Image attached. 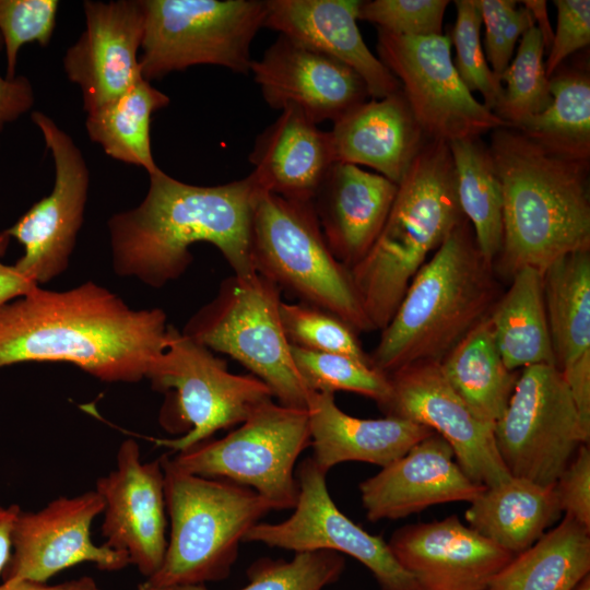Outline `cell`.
<instances>
[{
    "instance_id": "obj_48",
    "label": "cell",
    "mask_w": 590,
    "mask_h": 590,
    "mask_svg": "<svg viewBox=\"0 0 590 590\" xmlns=\"http://www.w3.org/2000/svg\"><path fill=\"white\" fill-rule=\"evenodd\" d=\"M21 511L17 505H0V575L7 567L12 551V531Z\"/></svg>"
},
{
    "instance_id": "obj_11",
    "label": "cell",
    "mask_w": 590,
    "mask_h": 590,
    "mask_svg": "<svg viewBox=\"0 0 590 590\" xmlns=\"http://www.w3.org/2000/svg\"><path fill=\"white\" fill-rule=\"evenodd\" d=\"M308 445L307 410L271 400L225 437L208 439L169 459L187 473L247 486L273 510H282L296 505L295 464Z\"/></svg>"
},
{
    "instance_id": "obj_24",
    "label": "cell",
    "mask_w": 590,
    "mask_h": 590,
    "mask_svg": "<svg viewBox=\"0 0 590 590\" xmlns=\"http://www.w3.org/2000/svg\"><path fill=\"white\" fill-rule=\"evenodd\" d=\"M398 185L359 166L335 162L312 200L326 239L350 271L367 255L393 203Z\"/></svg>"
},
{
    "instance_id": "obj_1",
    "label": "cell",
    "mask_w": 590,
    "mask_h": 590,
    "mask_svg": "<svg viewBox=\"0 0 590 590\" xmlns=\"http://www.w3.org/2000/svg\"><path fill=\"white\" fill-rule=\"evenodd\" d=\"M168 328L163 309H133L92 281L36 285L0 306V368L64 362L104 382H138L167 346Z\"/></svg>"
},
{
    "instance_id": "obj_5",
    "label": "cell",
    "mask_w": 590,
    "mask_h": 590,
    "mask_svg": "<svg viewBox=\"0 0 590 590\" xmlns=\"http://www.w3.org/2000/svg\"><path fill=\"white\" fill-rule=\"evenodd\" d=\"M449 145L428 140L413 161L374 245L351 275L374 330H382L427 257L462 222Z\"/></svg>"
},
{
    "instance_id": "obj_31",
    "label": "cell",
    "mask_w": 590,
    "mask_h": 590,
    "mask_svg": "<svg viewBox=\"0 0 590 590\" xmlns=\"http://www.w3.org/2000/svg\"><path fill=\"white\" fill-rule=\"evenodd\" d=\"M492 308L488 319L504 363L510 370L554 365L547 323L543 273L522 268Z\"/></svg>"
},
{
    "instance_id": "obj_47",
    "label": "cell",
    "mask_w": 590,
    "mask_h": 590,
    "mask_svg": "<svg viewBox=\"0 0 590 590\" xmlns=\"http://www.w3.org/2000/svg\"><path fill=\"white\" fill-rule=\"evenodd\" d=\"M10 239L7 231L0 232V258L7 251ZM36 285L17 271L14 264L9 266L0 260V306L26 294Z\"/></svg>"
},
{
    "instance_id": "obj_35",
    "label": "cell",
    "mask_w": 590,
    "mask_h": 590,
    "mask_svg": "<svg viewBox=\"0 0 590 590\" xmlns=\"http://www.w3.org/2000/svg\"><path fill=\"white\" fill-rule=\"evenodd\" d=\"M552 101L540 114L511 127L545 149L570 160L590 158V80L580 71L550 78Z\"/></svg>"
},
{
    "instance_id": "obj_33",
    "label": "cell",
    "mask_w": 590,
    "mask_h": 590,
    "mask_svg": "<svg viewBox=\"0 0 590 590\" xmlns=\"http://www.w3.org/2000/svg\"><path fill=\"white\" fill-rule=\"evenodd\" d=\"M168 104L166 94L142 79L117 98L87 113L86 131L107 155L143 167L151 175L160 170L151 150V120Z\"/></svg>"
},
{
    "instance_id": "obj_13",
    "label": "cell",
    "mask_w": 590,
    "mask_h": 590,
    "mask_svg": "<svg viewBox=\"0 0 590 590\" xmlns=\"http://www.w3.org/2000/svg\"><path fill=\"white\" fill-rule=\"evenodd\" d=\"M377 51L399 81L428 140L449 143L508 127L461 80L448 35L410 36L378 30Z\"/></svg>"
},
{
    "instance_id": "obj_45",
    "label": "cell",
    "mask_w": 590,
    "mask_h": 590,
    "mask_svg": "<svg viewBox=\"0 0 590 590\" xmlns=\"http://www.w3.org/2000/svg\"><path fill=\"white\" fill-rule=\"evenodd\" d=\"M554 489L562 512L590 530V450L581 445Z\"/></svg>"
},
{
    "instance_id": "obj_23",
    "label": "cell",
    "mask_w": 590,
    "mask_h": 590,
    "mask_svg": "<svg viewBox=\"0 0 590 590\" xmlns=\"http://www.w3.org/2000/svg\"><path fill=\"white\" fill-rule=\"evenodd\" d=\"M359 0H266L268 27L352 68L371 98L401 90L399 81L365 44L357 26Z\"/></svg>"
},
{
    "instance_id": "obj_49",
    "label": "cell",
    "mask_w": 590,
    "mask_h": 590,
    "mask_svg": "<svg viewBox=\"0 0 590 590\" xmlns=\"http://www.w3.org/2000/svg\"><path fill=\"white\" fill-rule=\"evenodd\" d=\"M0 590H99L93 579L83 577L58 585H46L28 580H10L0 585Z\"/></svg>"
},
{
    "instance_id": "obj_43",
    "label": "cell",
    "mask_w": 590,
    "mask_h": 590,
    "mask_svg": "<svg viewBox=\"0 0 590 590\" xmlns=\"http://www.w3.org/2000/svg\"><path fill=\"white\" fill-rule=\"evenodd\" d=\"M485 26L484 52L488 66L500 82L519 38L535 24L531 12L514 0H477ZM502 83V82H500Z\"/></svg>"
},
{
    "instance_id": "obj_27",
    "label": "cell",
    "mask_w": 590,
    "mask_h": 590,
    "mask_svg": "<svg viewBox=\"0 0 590 590\" xmlns=\"http://www.w3.org/2000/svg\"><path fill=\"white\" fill-rule=\"evenodd\" d=\"M554 366L581 415L590 413V249L569 253L543 272Z\"/></svg>"
},
{
    "instance_id": "obj_12",
    "label": "cell",
    "mask_w": 590,
    "mask_h": 590,
    "mask_svg": "<svg viewBox=\"0 0 590 590\" xmlns=\"http://www.w3.org/2000/svg\"><path fill=\"white\" fill-rule=\"evenodd\" d=\"M494 436L509 474L543 486H554L590 439L560 371L548 364L521 369Z\"/></svg>"
},
{
    "instance_id": "obj_46",
    "label": "cell",
    "mask_w": 590,
    "mask_h": 590,
    "mask_svg": "<svg viewBox=\"0 0 590 590\" xmlns=\"http://www.w3.org/2000/svg\"><path fill=\"white\" fill-rule=\"evenodd\" d=\"M3 48L0 36V50ZM34 104L30 80L23 75L7 79L0 74V134L4 127L27 113Z\"/></svg>"
},
{
    "instance_id": "obj_52",
    "label": "cell",
    "mask_w": 590,
    "mask_h": 590,
    "mask_svg": "<svg viewBox=\"0 0 590 590\" xmlns=\"http://www.w3.org/2000/svg\"><path fill=\"white\" fill-rule=\"evenodd\" d=\"M575 590H590V577H586Z\"/></svg>"
},
{
    "instance_id": "obj_29",
    "label": "cell",
    "mask_w": 590,
    "mask_h": 590,
    "mask_svg": "<svg viewBox=\"0 0 590 590\" xmlns=\"http://www.w3.org/2000/svg\"><path fill=\"white\" fill-rule=\"evenodd\" d=\"M554 486L510 476L485 487L465 510L469 527L518 555L533 545L560 516Z\"/></svg>"
},
{
    "instance_id": "obj_21",
    "label": "cell",
    "mask_w": 590,
    "mask_h": 590,
    "mask_svg": "<svg viewBox=\"0 0 590 590\" xmlns=\"http://www.w3.org/2000/svg\"><path fill=\"white\" fill-rule=\"evenodd\" d=\"M264 102L273 109H300L317 125L334 122L369 97L349 66L279 35L250 67Z\"/></svg>"
},
{
    "instance_id": "obj_19",
    "label": "cell",
    "mask_w": 590,
    "mask_h": 590,
    "mask_svg": "<svg viewBox=\"0 0 590 590\" xmlns=\"http://www.w3.org/2000/svg\"><path fill=\"white\" fill-rule=\"evenodd\" d=\"M83 8L85 31L67 50L63 67L91 113L144 79L138 57L144 12L141 0L85 1Z\"/></svg>"
},
{
    "instance_id": "obj_3",
    "label": "cell",
    "mask_w": 590,
    "mask_h": 590,
    "mask_svg": "<svg viewBox=\"0 0 590 590\" xmlns=\"http://www.w3.org/2000/svg\"><path fill=\"white\" fill-rule=\"evenodd\" d=\"M503 191V240L495 271L542 273L558 259L590 249L589 163L558 155L511 127L487 146Z\"/></svg>"
},
{
    "instance_id": "obj_9",
    "label": "cell",
    "mask_w": 590,
    "mask_h": 590,
    "mask_svg": "<svg viewBox=\"0 0 590 590\" xmlns=\"http://www.w3.org/2000/svg\"><path fill=\"white\" fill-rule=\"evenodd\" d=\"M154 390L166 394L160 421L176 438H154L174 451L187 450L219 430L241 424L273 399L269 387L253 375H236L213 351L169 324L167 346L145 376Z\"/></svg>"
},
{
    "instance_id": "obj_41",
    "label": "cell",
    "mask_w": 590,
    "mask_h": 590,
    "mask_svg": "<svg viewBox=\"0 0 590 590\" xmlns=\"http://www.w3.org/2000/svg\"><path fill=\"white\" fill-rule=\"evenodd\" d=\"M59 8L56 0H0V36L7 58V79H14L23 45L49 44Z\"/></svg>"
},
{
    "instance_id": "obj_30",
    "label": "cell",
    "mask_w": 590,
    "mask_h": 590,
    "mask_svg": "<svg viewBox=\"0 0 590 590\" xmlns=\"http://www.w3.org/2000/svg\"><path fill=\"white\" fill-rule=\"evenodd\" d=\"M590 530L566 516L493 578L487 590H575L589 576Z\"/></svg>"
},
{
    "instance_id": "obj_16",
    "label": "cell",
    "mask_w": 590,
    "mask_h": 590,
    "mask_svg": "<svg viewBox=\"0 0 590 590\" xmlns=\"http://www.w3.org/2000/svg\"><path fill=\"white\" fill-rule=\"evenodd\" d=\"M389 376L387 416L423 425L451 447L463 472L475 483L495 486L511 475L496 447L494 426L477 416L444 377L438 362L404 366Z\"/></svg>"
},
{
    "instance_id": "obj_42",
    "label": "cell",
    "mask_w": 590,
    "mask_h": 590,
    "mask_svg": "<svg viewBox=\"0 0 590 590\" xmlns=\"http://www.w3.org/2000/svg\"><path fill=\"white\" fill-rule=\"evenodd\" d=\"M448 4L447 0L361 1L357 19L397 35H441Z\"/></svg>"
},
{
    "instance_id": "obj_17",
    "label": "cell",
    "mask_w": 590,
    "mask_h": 590,
    "mask_svg": "<svg viewBox=\"0 0 590 590\" xmlns=\"http://www.w3.org/2000/svg\"><path fill=\"white\" fill-rule=\"evenodd\" d=\"M96 491L59 497L38 511H20L12 531L10 560L3 581L46 583L54 575L79 563H94L102 570H119L129 562L127 553L96 545L91 538L94 519L104 511Z\"/></svg>"
},
{
    "instance_id": "obj_6",
    "label": "cell",
    "mask_w": 590,
    "mask_h": 590,
    "mask_svg": "<svg viewBox=\"0 0 590 590\" xmlns=\"http://www.w3.org/2000/svg\"><path fill=\"white\" fill-rule=\"evenodd\" d=\"M160 459L170 533L164 560L148 582L177 588L226 578L240 542L272 506L247 486L187 473L168 456Z\"/></svg>"
},
{
    "instance_id": "obj_18",
    "label": "cell",
    "mask_w": 590,
    "mask_h": 590,
    "mask_svg": "<svg viewBox=\"0 0 590 590\" xmlns=\"http://www.w3.org/2000/svg\"><path fill=\"white\" fill-rule=\"evenodd\" d=\"M103 498L104 545L127 553L130 564L152 577L167 547V510L161 459L142 462L138 444L125 440L116 468L96 482Z\"/></svg>"
},
{
    "instance_id": "obj_8",
    "label": "cell",
    "mask_w": 590,
    "mask_h": 590,
    "mask_svg": "<svg viewBox=\"0 0 590 590\" xmlns=\"http://www.w3.org/2000/svg\"><path fill=\"white\" fill-rule=\"evenodd\" d=\"M281 290L261 274H233L181 331L211 351L236 359L269 387L278 403L307 410L314 391L293 361L281 321Z\"/></svg>"
},
{
    "instance_id": "obj_44",
    "label": "cell",
    "mask_w": 590,
    "mask_h": 590,
    "mask_svg": "<svg viewBox=\"0 0 590 590\" xmlns=\"http://www.w3.org/2000/svg\"><path fill=\"white\" fill-rule=\"evenodd\" d=\"M557 23L548 47L545 71L548 79L564 60L590 43V1L555 0Z\"/></svg>"
},
{
    "instance_id": "obj_51",
    "label": "cell",
    "mask_w": 590,
    "mask_h": 590,
    "mask_svg": "<svg viewBox=\"0 0 590 590\" xmlns=\"http://www.w3.org/2000/svg\"><path fill=\"white\" fill-rule=\"evenodd\" d=\"M137 590H176L175 588H168V587H160L152 585L150 582H144L138 587Z\"/></svg>"
},
{
    "instance_id": "obj_37",
    "label": "cell",
    "mask_w": 590,
    "mask_h": 590,
    "mask_svg": "<svg viewBox=\"0 0 590 590\" xmlns=\"http://www.w3.org/2000/svg\"><path fill=\"white\" fill-rule=\"evenodd\" d=\"M295 366L314 392L346 391L362 394L384 405L390 397L389 376L371 364L347 355L322 353L291 345Z\"/></svg>"
},
{
    "instance_id": "obj_25",
    "label": "cell",
    "mask_w": 590,
    "mask_h": 590,
    "mask_svg": "<svg viewBox=\"0 0 590 590\" xmlns=\"http://www.w3.org/2000/svg\"><path fill=\"white\" fill-rule=\"evenodd\" d=\"M330 134L335 162L370 167L397 185L428 141L402 90L356 105Z\"/></svg>"
},
{
    "instance_id": "obj_4",
    "label": "cell",
    "mask_w": 590,
    "mask_h": 590,
    "mask_svg": "<svg viewBox=\"0 0 590 590\" xmlns=\"http://www.w3.org/2000/svg\"><path fill=\"white\" fill-rule=\"evenodd\" d=\"M500 295L494 266L464 220L412 279L369 354L371 365L390 375L414 363H439L488 317Z\"/></svg>"
},
{
    "instance_id": "obj_10",
    "label": "cell",
    "mask_w": 590,
    "mask_h": 590,
    "mask_svg": "<svg viewBox=\"0 0 590 590\" xmlns=\"http://www.w3.org/2000/svg\"><path fill=\"white\" fill-rule=\"evenodd\" d=\"M140 66L146 81L192 66L213 64L247 75L251 44L263 27L262 0H141Z\"/></svg>"
},
{
    "instance_id": "obj_15",
    "label": "cell",
    "mask_w": 590,
    "mask_h": 590,
    "mask_svg": "<svg viewBox=\"0 0 590 590\" xmlns=\"http://www.w3.org/2000/svg\"><path fill=\"white\" fill-rule=\"evenodd\" d=\"M55 164L51 192L5 229L24 249L14 267L37 285L60 275L69 264L83 224L90 175L84 157L68 133L50 117L33 111Z\"/></svg>"
},
{
    "instance_id": "obj_40",
    "label": "cell",
    "mask_w": 590,
    "mask_h": 590,
    "mask_svg": "<svg viewBox=\"0 0 590 590\" xmlns=\"http://www.w3.org/2000/svg\"><path fill=\"white\" fill-rule=\"evenodd\" d=\"M455 4V67L469 91L481 93L483 104L494 113L502 102L504 86L494 76L482 47V19L477 0H456Z\"/></svg>"
},
{
    "instance_id": "obj_36",
    "label": "cell",
    "mask_w": 590,
    "mask_h": 590,
    "mask_svg": "<svg viewBox=\"0 0 590 590\" xmlns=\"http://www.w3.org/2000/svg\"><path fill=\"white\" fill-rule=\"evenodd\" d=\"M545 42L534 24L520 38L515 57L500 76L505 82L503 98L495 114L514 127L542 113L551 103L550 79L546 75Z\"/></svg>"
},
{
    "instance_id": "obj_32",
    "label": "cell",
    "mask_w": 590,
    "mask_h": 590,
    "mask_svg": "<svg viewBox=\"0 0 590 590\" xmlns=\"http://www.w3.org/2000/svg\"><path fill=\"white\" fill-rule=\"evenodd\" d=\"M439 366L451 388L477 416L493 424L502 417L519 373L504 363L488 317L468 332Z\"/></svg>"
},
{
    "instance_id": "obj_26",
    "label": "cell",
    "mask_w": 590,
    "mask_h": 590,
    "mask_svg": "<svg viewBox=\"0 0 590 590\" xmlns=\"http://www.w3.org/2000/svg\"><path fill=\"white\" fill-rule=\"evenodd\" d=\"M249 174L261 191L312 202L335 163L330 131L321 130L300 109L287 106L257 138Z\"/></svg>"
},
{
    "instance_id": "obj_14",
    "label": "cell",
    "mask_w": 590,
    "mask_h": 590,
    "mask_svg": "<svg viewBox=\"0 0 590 590\" xmlns=\"http://www.w3.org/2000/svg\"><path fill=\"white\" fill-rule=\"evenodd\" d=\"M326 475L311 457L297 469L298 497L287 519L258 522L244 542L262 543L287 551H332L346 554L367 567L381 590H420L413 577L398 563L388 542L347 518L331 498Z\"/></svg>"
},
{
    "instance_id": "obj_50",
    "label": "cell",
    "mask_w": 590,
    "mask_h": 590,
    "mask_svg": "<svg viewBox=\"0 0 590 590\" xmlns=\"http://www.w3.org/2000/svg\"><path fill=\"white\" fill-rule=\"evenodd\" d=\"M523 5L531 12L534 22H538V28L541 31L545 47L548 49L551 40L553 37V32L551 30L547 13H546V2L545 1H522Z\"/></svg>"
},
{
    "instance_id": "obj_22",
    "label": "cell",
    "mask_w": 590,
    "mask_h": 590,
    "mask_svg": "<svg viewBox=\"0 0 590 590\" xmlns=\"http://www.w3.org/2000/svg\"><path fill=\"white\" fill-rule=\"evenodd\" d=\"M485 488L461 469L448 442L436 433L359 484L366 517L400 519L450 502L471 503Z\"/></svg>"
},
{
    "instance_id": "obj_28",
    "label": "cell",
    "mask_w": 590,
    "mask_h": 590,
    "mask_svg": "<svg viewBox=\"0 0 590 590\" xmlns=\"http://www.w3.org/2000/svg\"><path fill=\"white\" fill-rule=\"evenodd\" d=\"M307 412L311 459L324 473L349 461L384 468L434 434L423 425L394 416H352L337 405L334 394L329 392H312Z\"/></svg>"
},
{
    "instance_id": "obj_39",
    "label": "cell",
    "mask_w": 590,
    "mask_h": 590,
    "mask_svg": "<svg viewBox=\"0 0 590 590\" xmlns=\"http://www.w3.org/2000/svg\"><path fill=\"white\" fill-rule=\"evenodd\" d=\"M282 326L293 346L322 353L351 356L370 362L358 339L357 331L338 316L304 303L280 306Z\"/></svg>"
},
{
    "instance_id": "obj_38",
    "label": "cell",
    "mask_w": 590,
    "mask_h": 590,
    "mask_svg": "<svg viewBox=\"0 0 590 590\" xmlns=\"http://www.w3.org/2000/svg\"><path fill=\"white\" fill-rule=\"evenodd\" d=\"M344 565L332 551L298 552L291 560L262 558L249 567V582L239 590H322L340 578ZM175 589L209 590L203 585Z\"/></svg>"
},
{
    "instance_id": "obj_2",
    "label": "cell",
    "mask_w": 590,
    "mask_h": 590,
    "mask_svg": "<svg viewBox=\"0 0 590 590\" xmlns=\"http://www.w3.org/2000/svg\"><path fill=\"white\" fill-rule=\"evenodd\" d=\"M149 176L143 201L108 221L113 267L119 276L163 287L187 271L197 243L213 245L233 274L256 273L250 237L260 189L250 175L217 186L186 184L162 169Z\"/></svg>"
},
{
    "instance_id": "obj_20",
    "label": "cell",
    "mask_w": 590,
    "mask_h": 590,
    "mask_svg": "<svg viewBox=\"0 0 590 590\" xmlns=\"http://www.w3.org/2000/svg\"><path fill=\"white\" fill-rule=\"evenodd\" d=\"M388 545L420 590H487L515 556L457 515L404 526L393 532Z\"/></svg>"
},
{
    "instance_id": "obj_7",
    "label": "cell",
    "mask_w": 590,
    "mask_h": 590,
    "mask_svg": "<svg viewBox=\"0 0 590 590\" xmlns=\"http://www.w3.org/2000/svg\"><path fill=\"white\" fill-rule=\"evenodd\" d=\"M250 256L255 271L300 303L329 311L358 333L374 330L351 271L330 251L312 202L259 191Z\"/></svg>"
},
{
    "instance_id": "obj_34",
    "label": "cell",
    "mask_w": 590,
    "mask_h": 590,
    "mask_svg": "<svg viewBox=\"0 0 590 590\" xmlns=\"http://www.w3.org/2000/svg\"><path fill=\"white\" fill-rule=\"evenodd\" d=\"M461 212L483 258L491 264L503 240V191L488 148L480 138L448 143Z\"/></svg>"
}]
</instances>
